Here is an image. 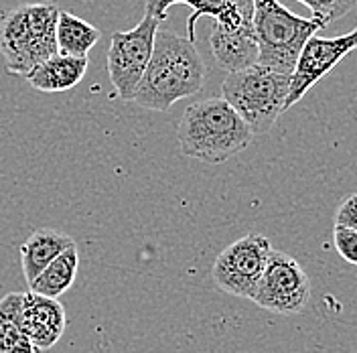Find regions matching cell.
I'll return each instance as SVG.
<instances>
[{"instance_id": "11", "label": "cell", "mask_w": 357, "mask_h": 353, "mask_svg": "<svg viewBox=\"0 0 357 353\" xmlns=\"http://www.w3.org/2000/svg\"><path fill=\"white\" fill-rule=\"evenodd\" d=\"M21 329L31 341V345L39 352L51 350L67 327L66 307L57 299H47L35 292H22Z\"/></svg>"}, {"instance_id": "10", "label": "cell", "mask_w": 357, "mask_h": 353, "mask_svg": "<svg viewBox=\"0 0 357 353\" xmlns=\"http://www.w3.org/2000/svg\"><path fill=\"white\" fill-rule=\"evenodd\" d=\"M175 4L191 6L187 21V39L195 43V24L201 17H211L215 24L225 29L250 27L254 19V0H146V15L165 22L169 8Z\"/></svg>"}, {"instance_id": "14", "label": "cell", "mask_w": 357, "mask_h": 353, "mask_svg": "<svg viewBox=\"0 0 357 353\" xmlns=\"http://www.w3.org/2000/svg\"><path fill=\"white\" fill-rule=\"evenodd\" d=\"M88 57H69V55H53L45 63L35 67L26 82L37 89L47 93H57L75 88L88 73Z\"/></svg>"}, {"instance_id": "16", "label": "cell", "mask_w": 357, "mask_h": 353, "mask_svg": "<svg viewBox=\"0 0 357 353\" xmlns=\"http://www.w3.org/2000/svg\"><path fill=\"white\" fill-rule=\"evenodd\" d=\"M102 33L91 22L71 13L59 10L57 21V53L69 57H88L91 47L100 41Z\"/></svg>"}, {"instance_id": "19", "label": "cell", "mask_w": 357, "mask_h": 353, "mask_svg": "<svg viewBox=\"0 0 357 353\" xmlns=\"http://www.w3.org/2000/svg\"><path fill=\"white\" fill-rule=\"evenodd\" d=\"M333 243L337 254L349 262L351 266H357V232L333 225Z\"/></svg>"}, {"instance_id": "4", "label": "cell", "mask_w": 357, "mask_h": 353, "mask_svg": "<svg viewBox=\"0 0 357 353\" xmlns=\"http://www.w3.org/2000/svg\"><path fill=\"white\" fill-rule=\"evenodd\" d=\"M290 80L289 73L252 66L225 75L222 98L238 112L254 136L266 134L284 112Z\"/></svg>"}, {"instance_id": "2", "label": "cell", "mask_w": 357, "mask_h": 353, "mask_svg": "<svg viewBox=\"0 0 357 353\" xmlns=\"http://www.w3.org/2000/svg\"><path fill=\"white\" fill-rule=\"evenodd\" d=\"M177 138L185 156L207 165H222L245 151L254 134L223 98H207L183 112Z\"/></svg>"}, {"instance_id": "1", "label": "cell", "mask_w": 357, "mask_h": 353, "mask_svg": "<svg viewBox=\"0 0 357 353\" xmlns=\"http://www.w3.org/2000/svg\"><path fill=\"white\" fill-rule=\"evenodd\" d=\"M205 71L193 41L158 27L151 61L132 102L144 110H171L178 100L199 93L205 84Z\"/></svg>"}, {"instance_id": "15", "label": "cell", "mask_w": 357, "mask_h": 353, "mask_svg": "<svg viewBox=\"0 0 357 353\" xmlns=\"http://www.w3.org/2000/svg\"><path fill=\"white\" fill-rule=\"evenodd\" d=\"M79 270V250L71 246L61 256H57L43 272L29 285L31 292L47 299H59L63 292L73 287Z\"/></svg>"}, {"instance_id": "6", "label": "cell", "mask_w": 357, "mask_h": 353, "mask_svg": "<svg viewBox=\"0 0 357 353\" xmlns=\"http://www.w3.org/2000/svg\"><path fill=\"white\" fill-rule=\"evenodd\" d=\"M160 21L146 15L130 31H118L112 35L108 49V75L112 88L124 102H132L138 84L146 71L153 55L156 31Z\"/></svg>"}, {"instance_id": "5", "label": "cell", "mask_w": 357, "mask_h": 353, "mask_svg": "<svg viewBox=\"0 0 357 353\" xmlns=\"http://www.w3.org/2000/svg\"><path fill=\"white\" fill-rule=\"evenodd\" d=\"M258 66L292 75L303 47L321 31V22L294 15L278 0H254Z\"/></svg>"}, {"instance_id": "3", "label": "cell", "mask_w": 357, "mask_h": 353, "mask_svg": "<svg viewBox=\"0 0 357 353\" xmlns=\"http://www.w3.org/2000/svg\"><path fill=\"white\" fill-rule=\"evenodd\" d=\"M57 4H21L0 15V55L8 73L26 77L57 55Z\"/></svg>"}, {"instance_id": "9", "label": "cell", "mask_w": 357, "mask_h": 353, "mask_svg": "<svg viewBox=\"0 0 357 353\" xmlns=\"http://www.w3.org/2000/svg\"><path fill=\"white\" fill-rule=\"evenodd\" d=\"M357 49V24L354 31L339 35V37H319L312 35L303 47L296 67L292 71L290 89L284 112L292 108L309 89L323 80L327 73H331L351 51Z\"/></svg>"}, {"instance_id": "17", "label": "cell", "mask_w": 357, "mask_h": 353, "mask_svg": "<svg viewBox=\"0 0 357 353\" xmlns=\"http://www.w3.org/2000/svg\"><path fill=\"white\" fill-rule=\"evenodd\" d=\"M22 292H8L0 299V353H37L21 329Z\"/></svg>"}, {"instance_id": "13", "label": "cell", "mask_w": 357, "mask_h": 353, "mask_svg": "<svg viewBox=\"0 0 357 353\" xmlns=\"http://www.w3.org/2000/svg\"><path fill=\"white\" fill-rule=\"evenodd\" d=\"M71 246H75L73 238L59 230H53V227L35 230L29 236V240L21 246L22 272H24L26 283L31 285L47 266Z\"/></svg>"}, {"instance_id": "20", "label": "cell", "mask_w": 357, "mask_h": 353, "mask_svg": "<svg viewBox=\"0 0 357 353\" xmlns=\"http://www.w3.org/2000/svg\"><path fill=\"white\" fill-rule=\"evenodd\" d=\"M335 225L357 232V193L341 201L339 209L335 211Z\"/></svg>"}, {"instance_id": "8", "label": "cell", "mask_w": 357, "mask_h": 353, "mask_svg": "<svg viewBox=\"0 0 357 353\" xmlns=\"http://www.w3.org/2000/svg\"><path fill=\"white\" fill-rule=\"evenodd\" d=\"M252 301L276 315H298L311 301V278L292 256L272 250Z\"/></svg>"}, {"instance_id": "12", "label": "cell", "mask_w": 357, "mask_h": 353, "mask_svg": "<svg viewBox=\"0 0 357 353\" xmlns=\"http://www.w3.org/2000/svg\"><path fill=\"white\" fill-rule=\"evenodd\" d=\"M209 45L215 63L227 73L258 66V45L254 35V24L240 29H225L213 22Z\"/></svg>"}, {"instance_id": "7", "label": "cell", "mask_w": 357, "mask_h": 353, "mask_svg": "<svg viewBox=\"0 0 357 353\" xmlns=\"http://www.w3.org/2000/svg\"><path fill=\"white\" fill-rule=\"evenodd\" d=\"M272 250L270 240L262 234H245L244 238L229 243L211 268L215 285L231 296L252 301Z\"/></svg>"}, {"instance_id": "18", "label": "cell", "mask_w": 357, "mask_h": 353, "mask_svg": "<svg viewBox=\"0 0 357 353\" xmlns=\"http://www.w3.org/2000/svg\"><path fill=\"white\" fill-rule=\"evenodd\" d=\"M311 10V19L321 22L323 29L341 17H345L354 6H357V0H298Z\"/></svg>"}]
</instances>
